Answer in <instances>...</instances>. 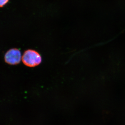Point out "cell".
Segmentation results:
<instances>
[{"instance_id":"6da1fadb","label":"cell","mask_w":125,"mask_h":125,"mask_svg":"<svg viewBox=\"0 0 125 125\" xmlns=\"http://www.w3.org/2000/svg\"><path fill=\"white\" fill-rule=\"evenodd\" d=\"M23 62L29 67H34L39 65L42 62V57L37 51L28 49L24 52L22 57Z\"/></svg>"},{"instance_id":"7a4b0ae2","label":"cell","mask_w":125,"mask_h":125,"mask_svg":"<svg viewBox=\"0 0 125 125\" xmlns=\"http://www.w3.org/2000/svg\"><path fill=\"white\" fill-rule=\"evenodd\" d=\"M21 60V52L19 49L17 48L10 49L5 55V61L9 64H18L20 62Z\"/></svg>"},{"instance_id":"3957f363","label":"cell","mask_w":125,"mask_h":125,"mask_svg":"<svg viewBox=\"0 0 125 125\" xmlns=\"http://www.w3.org/2000/svg\"><path fill=\"white\" fill-rule=\"evenodd\" d=\"M9 1V0H0V7H3Z\"/></svg>"}]
</instances>
